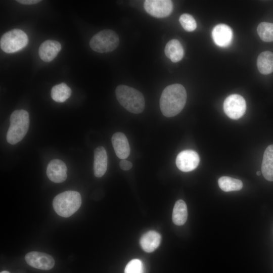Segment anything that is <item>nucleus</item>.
<instances>
[{"instance_id": "nucleus-1", "label": "nucleus", "mask_w": 273, "mask_h": 273, "mask_svg": "<svg viewBox=\"0 0 273 273\" xmlns=\"http://www.w3.org/2000/svg\"><path fill=\"white\" fill-rule=\"evenodd\" d=\"M187 100L186 89L180 84L175 83L166 86L160 99V107L163 115L171 117L183 109Z\"/></svg>"}, {"instance_id": "nucleus-2", "label": "nucleus", "mask_w": 273, "mask_h": 273, "mask_svg": "<svg viewBox=\"0 0 273 273\" xmlns=\"http://www.w3.org/2000/svg\"><path fill=\"white\" fill-rule=\"evenodd\" d=\"M115 94L120 104L128 111L139 114L144 110V97L138 90L125 85H119L116 88Z\"/></svg>"}, {"instance_id": "nucleus-3", "label": "nucleus", "mask_w": 273, "mask_h": 273, "mask_svg": "<svg viewBox=\"0 0 273 273\" xmlns=\"http://www.w3.org/2000/svg\"><path fill=\"white\" fill-rule=\"evenodd\" d=\"M10 127L6 139L14 145L21 141L27 133L29 126V115L24 110H17L13 112L10 117Z\"/></svg>"}, {"instance_id": "nucleus-4", "label": "nucleus", "mask_w": 273, "mask_h": 273, "mask_svg": "<svg viewBox=\"0 0 273 273\" xmlns=\"http://www.w3.org/2000/svg\"><path fill=\"white\" fill-rule=\"evenodd\" d=\"M81 204L80 194L74 191H67L57 195L53 199V206L59 216L68 217L80 208Z\"/></svg>"}, {"instance_id": "nucleus-5", "label": "nucleus", "mask_w": 273, "mask_h": 273, "mask_svg": "<svg viewBox=\"0 0 273 273\" xmlns=\"http://www.w3.org/2000/svg\"><path fill=\"white\" fill-rule=\"evenodd\" d=\"M119 43L118 34L113 30H103L94 35L90 40L89 46L95 52L104 53L115 50Z\"/></svg>"}, {"instance_id": "nucleus-6", "label": "nucleus", "mask_w": 273, "mask_h": 273, "mask_svg": "<svg viewBox=\"0 0 273 273\" xmlns=\"http://www.w3.org/2000/svg\"><path fill=\"white\" fill-rule=\"evenodd\" d=\"M28 42L27 34L18 29L5 33L0 40L1 49L7 53H13L23 49Z\"/></svg>"}, {"instance_id": "nucleus-7", "label": "nucleus", "mask_w": 273, "mask_h": 273, "mask_svg": "<svg viewBox=\"0 0 273 273\" xmlns=\"http://www.w3.org/2000/svg\"><path fill=\"white\" fill-rule=\"evenodd\" d=\"M246 109V101L240 95H231L224 101V112L232 119H238L241 117L245 113Z\"/></svg>"}, {"instance_id": "nucleus-8", "label": "nucleus", "mask_w": 273, "mask_h": 273, "mask_svg": "<svg viewBox=\"0 0 273 273\" xmlns=\"http://www.w3.org/2000/svg\"><path fill=\"white\" fill-rule=\"evenodd\" d=\"M144 8L151 16L162 18L171 14L173 10V4L169 0H146L144 2Z\"/></svg>"}, {"instance_id": "nucleus-9", "label": "nucleus", "mask_w": 273, "mask_h": 273, "mask_svg": "<svg viewBox=\"0 0 273 273\" xmlns=\"http://www.w3.org/2000/svg\"><path fill=\"white\" fill-rule=\"evenodd\" d=\"M175 162L176 166L180 170L189 172L197 167L200 162V157L195 151L186 150L178 153Z\"/></svg>"}, {"instance_id": "nucleus-10", "label": "nucleus", "mask_w": 273, "mask_h": 273, "mask_svg": "<svg viewBox=\"0 0 273 273\" xmlns=\"http://www.w3.org/2000/svg\"><path fill=\"white\" fill-rule=\"evenodd\" d=\"M25 259L30 266L41 270H49L55 265V260L50 255L43 252L32 251L27 253Z\"/></svg>"}, {"instance_id": "nucleus-11", "label": "nucleus", "mask_w": 273, "mask_h": 273, "mask_svg": "<svg viewBox=\"0 0 273 273\" xmlns=\"http://www.w3.org/2000/svg\"><path fill=\"white\" fill-rule=\"evenodd\" d=\"M67 168L65 163L59 159H53L48 165L47 175L53 182L62 183L67 177Z\"/></svg>"}, {"instance_id": "nucleus-12", "label": "nucleus", "mask_w": 273, "mask_h": 273, "mask_svg": "<svg viewBox=\"0 0 273 273\" xmlns=\"http://www.w3.org/2000/svg\"><path fill=\"white\" fill-rule=\"evenodd\" d=\"M212 36L215 43L220 47L230 45L233 37L231 28L224 24L215 26L212 31Z\"/></svg>"}, {"instance_id": "nucleus-13", "label": "nucleus", "mask_w": 273, "mask_h": 273, "mask_svg": "<svg viewBox=\"0 0 273 273\" xmlns=\"http://www.w3.org/2000/svg\"><path fill=\"white\" fill-rule=\"evenodd\" d=\"M112 144L116 156L125 159L130 154V147L125 135L120 132H116L112 136Z\"/></svg>"}, {"instance_id": "nucleus-14", "label": "nucleus", "mask_w": 273, "mask_h": 273, "mask_svg": "<svg viewBox=\"0 0 273 273\" xmlns=\"http://www.w3.org/2000/svg\"><path fill=\"white\" fill-rule=\"evenodd\" d=\"M61 49V45L59 41L49 39L40 44L38 54L42 61L49 62L55 59Z\"/></svg>"}, {"instance_id": "nucleus-15", "label": "nucleus", "mask_w": 273, "mask_h": 273, "mask_svg": "<svg viewBox=\"0 0 273 273\" xmlns=\"http://www.w3.org/2000/svg\"><path fill=\"white\" fill-rule=\"evenodd\" d=\"M108 163V157L105 149L100 146L94 150V173L95 176L101 177L105 173Z\"/></svg>"}, {"instance_id": "nucleus-16", "label": "nucleus", "mask_w": 273, "mask_h": 273, "mask_svg": "<svg viewBox=\"0 0 273 273\" xmlns=\"http://www.w3.org/2000/svg\"><path fill=\"white\" fill-rule=\"evenodd\" d=\"M161 240L160 234L155 231H149L141 237L140 244L142 248L146 252L155 251L159 246Z\"/></svg>"}, {"instance_id": "nucleus-17", "label": "nucleus", "mask_w": 273, "mask_h": 273, "mask_svg": "<svg viewBox=\"0 0 273 273\" xmlns=\"http://www.w3.org/2000/svg\"><path fill=\"white\" fill-rule=\"evenodd\" d=\"M261 171L267 180L273 181V145H269L264 151Z\"/></svg>"}, {"instance_id": "nucleus-18", "label": "nucleus", "mask_w": 273, "mask_h": 273, "mask_svg": "<svg viewBox=\"0 0 273 273\" xmlns=\"http://www.w3.org/2000/svg\"><path fill=\"white\" fill-rule=\"evenodd\" d=\"M164 52L166 57L174 63L180 61L184 55L181 44L176 39H171L166 43Z\"/></svg>"}, {"instance_id": "nucleus-19", "label": "nucleus", "mask_w": 273, "mask_h": 273, "mask_svg": "<svg viewBox=\"0 0 273 273\" xmlns=\"http://www.w3.org/2000/svg\"><path fill=\"white\" fill-rule=\"evenodd\" d=\"M258 71L262 74L267 75L273 72V53L264 51L261 53L257 60Z\"/></svg>"}, {"instance_id": "nucleus-20", "label": "nucleus", "mask_w": 273, "mask_h": 273, "mask_svg": "<svg viewBox=\"0 0 273 273\" xmlns=\"http://www.w3.org/2000/svg\"><path fill=\"white\" fill-rule=\"evenodd\" d=\"M188 217L187 207L183 200L177 201L172 212V221L177 225H182L187 221Z\"/></svg>"}, {"instance_id": "nucleus-21", "label": "nucleus", "mask_w": 273, "mask_h": 273, "mask_svg": "<svg viewBox=\"0 0 273 273\" xmlns=\"http://www.w3.org/2000/svg\"><path fill=\"white\" fill-rule=\"evenodd\" d=\"M71 95V88L65 83H61L54 86L51 92L53 100L59 103L65 102L70 97Z\"/></svg>"}, {"instance_id": "nucleus-22", "label": "nucleus", "mask_w": 273, "mask_h": 273, "mask_svg": "<svg viewBox=\"0 0 273 273\" xmlns=\"http://www.w3.org/2000/svg\"><path fill=\"white\" fill-rule=\"evenodd\" d=\"M218 184L220 189L224 192L239 191L243 188L241 180L229 176L220 177Z\"/></svg>"}, {"instance_id": "nucleus-23", "label": "nucleus", "mask_w": 273, "mask_h": 273, "mask_svg": "<svg viewBox=\"0 0 273 273\" xmlns=\"http://www.w3.org/2000/svg\"><path fill=\"white\" fill-rule=\"evenodd\" d=\"M257 33L261 39L265 42L273 41V23L263 22L257 28Z\"/></svg>"}, {"instance_id": "nucleus-24", "label": "nucleus", "mask_w": 273, "mask_h": 273, "mask_svg": "<svg viewBox=\"0 0 273 273\" xmlns=\"http://www.w3.org/2000/svg\"><path fill=\"white\" fill-rule=\"evenodd\" d=\"M179 21L181 26L187 31H193L197 27L196 20L194 17L190 14H182L179 17Z\"/></svg>"}, {"instance_id": "nucleus-25", "label": "nucleus", "mask_w": 273, "mask_h": 273, "mask_svg": "<svg viewBox=\"0 0 273 273\" xmlns=\"http://www.w3.org/2000/svg\"><path fill=\"white\" fill-rule=\"evenodd\" d=\"M144 266L142 261L138 259H133L126 265L124 273H144Z\"/></svg>"}, {"instance_id": "nucleus-26", "label": "nucleus", "mask_w": 273, "mask_h": 273, "mask_svg": "<svg viewBox=\"0 0 273 273\" xmlns=\"http://www.w3.org/2000/svg\"><path fill=\"white\" fill-rule=\"evenodd\" d=\"M119 166L121 169L123 170H128L132 168V164L129 161L122 159L119 163Z\"/></svg>"}, {"instance_id": "nucleus-27", "label": "nucleus", "mask_w": 273, "mask_h": 273, "mask_svg": "<svg viewBox=\"0 0 273 273\" xmlns=\"http://www.w3.org/2000/svg\"><path fill=\"white\" fill-rule=\"evenodd\" d=\"M41 1L39 0H17V2L24 5L36 4Z\"/></svg>"}, {"instance_id": "nucleus-28", "label": "nucleus", "mask_w": 273, "mask_h": 273, "mask_svg": "<svg viewBox=\"0 0 273 273\" xmlns=\"http://www.w3.org/2000/svg\"><path fill=\"white\" fill-rule=\"evenodd\" d=\"M1 273H10L9 271L5 270L1 272Z\"/></svg>"}, {"instance_id": "nucleus-29", "label": "nucleus", "mask_w": 273, "mask_h": 273, "mask_svg": "<svg viewBox=\"0 0 273 273\" xmlns=\"http://www.w3.org/2000/svg\"><path fill=\"white\" fill-rule=\"evenodd\" d=\"M256 174H257V175H260V172L259 171H257V172H256Z\"/></svg>"}]
</instances>
